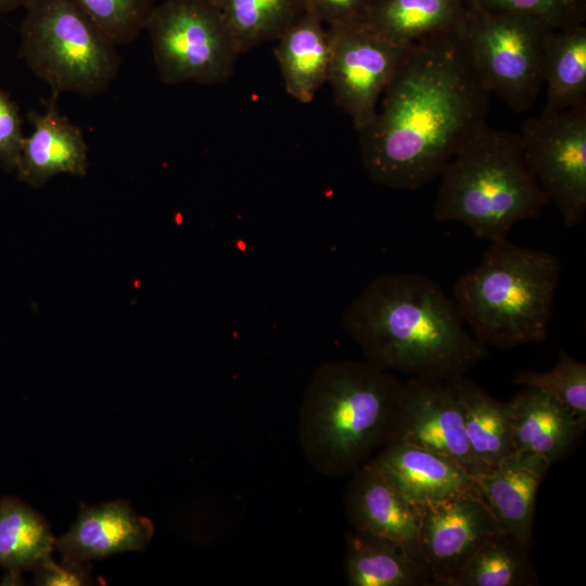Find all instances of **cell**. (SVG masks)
I'll list each match as a JSON object with an SVG mask.
<instances>
[{
    "mask_svg": "<svg viewBox=\"0 0 586 586\" xmlns=\"http://www.w3.org/2000/svg\"><path fill=\"white\" fill-rule=\"evenodd\" d=\"M382 94L374 118L357 131L360 156L373 182L397 190L438 178L486 125L491 98L461 26L410 44Z\"/></svg>",
    "mask_w": 586,
    "mask_h": 586,
    "instance_id": "obj_1",
    "label": "cell"
},
{
    "mask_svg": "<svg viewBox=\"0 0 586 586\" xmlns=\"http://www.w3.org/2000/svg\"><path fill=\"white\" fill-rule=\"evenodd\" d=\"M342 323L366 361L410 378L447 380L488 355L468 331L454 298L417 272L373 279L345 309Z\"/></svg>",
    "mask_w": 586,
    "mask_h": 586,
    "instance_id": "obj_2",
    "label": "cell"
},
{
    "mask_svg": "<svg viewBox=\"0 0 586 586\" xmlns=\"http://www.w3.org/2000/svg\"><path fill=\"white\" fill-rule=\"evenodd\" d=\"M404 383L366 360L319 366L304 392L298 438L326 476L352 474L390 442Z\"/></svg>",
    "mask_w": 586,
    "mask_h": 586,
    "instance_id": "obj_3",
    "label": "cell"
},
{
    "mask_svg": "<svg viewBox=\"0 0 586 586\" xmlns=\"http://www.w3.org/2000/svg\"><path fill=\"white\" fill-rule=\"evenodd\" d=\"M561 263L550 252L491 242L480 263L458 277L453 298L484 346L512 348L544 342L559 285Z\"/></svg>",
    "mask_w": 586,
    "mask_h": 586,
    "instance_id": "obj_4",
    "label": "cell"
},
{
    "mask_svg": "<svg viewBox=\"0 0 586 586\" xmlns=\"http://www.w3.org/2000/svg\"><path fill=\"white\" fill-rule=\"evenodd\" d=\"M432 215L458 221L475 238L508 239L520 221L537 219L549 200L523 157L517 132L483 126L440 174Z\"/></svg>",
    "mask_w": 586,
    "mask_h": 586,
    "instance_id": "obj_5",
    "label": "cell"
},
{
    "mask_svg": "<svg viewBox=\"0 0 586 586\" xmlns=\"http://www.w3.org/2000/svg\"><path fill=\"white\" fill-rule=\"evenodd\" d=\"M20 28L18 56L58 98L94 97L116 78L115 46L74 0H33Z\"/></svg>",
    "mask_w": 586,
    "mask_h": 586,
    "instance_id": "obj_6",
    "label": "cell"
},
{
    "mask_svg": "<svg viewBox=\"0 0 586 586\" xmlns=\"http://www.w3.org/2000/svg\"><path fill=\"white\" fill-rule=\"evenodd\" d=\"M466 1L461 34L480 78L512 111L528 110L544 86L543 47L552 27L531 16Z\"/></svg>",
    "mask_w": 586,
    "mask_h": 586,
    "instance_id": "obj_7",
    "label": "cell"
},
{
    "mask_svg": "<svg viewBox=\"0 0 586 586\" xmlns=\"http://www.w3.org/2000/svg\"><path fill=\"white\" fill-rule=\"evenodd\" d=\"M145 30L164 84H224L240 53L215 0H164Z\"/></svg>",
    "mask_w": 586,
    "mask_h": 586,
    "instance_id": "obj_8",
    "label": "cell"
},
{
    "mask_svg": "<svg viewBox=\"0 0 586 586\" xmlns=\"http://www.w3.org/2000/svg\"><path fill=\"white\" fill-rule=\"evenodd\" d=\"M524 162L563 224L586 215V104L527 118L520 131Z\"/></svg>",
    "mask_w": 586,
    "mask_h": 586,
    "instance_id": "obj_9",
    "label": "cell"
},
{
    "mask_svg": "<svg viewBox=\"0 0 586 586\" xmlns=\"http://www.w3.org/2000/svg\"><path fill=\"white\" fill-rule=\"evenodd\" d=\"M328 30L331 59L327 82L336 104L359 131L374 118L379 99L409 46H396L365 24Z\"/></svg>",
    "mask_w": 586,
    "mask_h": 586,
    "instance_id": "obj_10",
    "label": "cell"
},
{
    "mask_svg": "<svg viewBox=\"0 0 586 586\" xmlns=\"http://www.w3.org/2000/svg\"><path fill=\"white\" fill-rule=\"evenodd\" d=\"M390 442L445 455L471 475L481 472L467 436L462 407L445 380L410 378L404 383Z\"/></svg>",
    "mask_w": 586,
    "mask_h": 586,
    "instance_id": "obj_11",
    "label": "cell"
},
{
    "mask_svg": "<svg viewBox=\"0 0 586 586\" xmlns=\"http://www.w3.org/2000/svg\"><path fill=\"white\" fill-rule=\"evenodd\" d=\"M500 530L474 486L423 508L419 549L431 585L445 586L475 550Z\"/></svg>",
    "mask_w": 586,
    "mask_h": 586,
    "instance_id": "obj_12",
    "label": "cell"
},
{
    "mask_svg": "<svg viewBox=\"0 0 586 586\" xmlns=\"http://www.w3.org/2000/svg\"><path fill=\"white\" fill-rule=\"evenodd\" d=\"M344 508L353 531L400 544L425 568L419 549L423 508L396 488L372 459L352 473L344 493Z\"/></svg>",
    "mask_w": 586,
    "mask_h": 586,
    "instance_id": "obj_13",
    "label": "cell"
},
{
    "mask_svg": "<svg viewBox=\"0 0 586 586\" xmlns=\"http://www.w3.org/2000/svg\"><path fill=\"white\" fill-rule=\"evenodd\" d=\"M550 466L537 455L514 451L497 467L472 475L474 489L499 527L530 548L536 499Z\"/></svg>",
    "mask_w": 586,
    "mask_h": 586,
    "instance_id": "obj_14",
    "label": "cell"
},
{
    "mask_svg": "<svg viewBox=\"0 0 586 586\" xmlns=\"http://www.w3.org/2000/svg\"><path fill=\"white\" fill-rule=\"evenodd\" d=\"M411 502L425 508L473 488L472 475L440 453L390 442L371 458Z\"/></svg>",
    "mask_w": 586,
    "mask_h": 586,
    "instance_id": "obj_15",
    "label": "cell"
},
{
    "mask_svg": "<svg viewBox=\"0 0 586 586\" xmlns=\"http://www.w3.org/2000/svg\"><path fill=\"white\" fill-rule=\"evenodd\" d=\"M56 99L52 97L43 112L28 113L33 130L24 138L15 173L33 188H41L59 174L84 177L88 170L84 135L58 111Z\"/></svg>",
    "mask_w": 586,
    "mask_h": 586,
    "instance_id": "obj_16",
    "label": "cell"
},
{
    "mask_svg": "<svg viewBox=\"0 0 586 586\" xmlns=\"http://www.w3.org/2000/svg\"><path fill=\"white\" fill-rule=\"evenodd\" d=\"M508 405L514 451L537 455L550 464L573 450L586 426V421L536 387L523 386Z\"/></svg>",
    "mask_w": 586,
    "mask_h": 586,
    "instance_id": "obj_17",
    "label": "cell"
},
{
    "mask_svg": "<svg viewBox=\"0 0 586 586\" xmlns=\"http://www.w3.org/2000/svg\"><path fill=\"white\" fill-rule=\"evenodd\" d=\"M153 536V523L125 501H113L80 512L71 530L54 542L64 561H84L129 550H141Z\"/></svg>",
    "mask_w": 586,
    "mask_h": 586,
    "instance_id": "obj_18",
    "label": "cell"
},
{
    "mask_svg": "<svg viewBox=\"0 0 586 586\" xmlns=\"http://www.w3.org/2000/svg\"><path fill=\"white\" fill-rule=\"evenodd\" d=\"M275 56L286 92L301 103H310L328 78L331 40L327 26L305 11L277 40Z\"/></svg>",
    "mask_w": 586,
    "mask_h": 586,
    "instance_id": "obj_19",
    "label": "cell"
},
{
    "mask_svg": "<svg viewBox=\"0 0 586 586\" xmlns=\"http://www.w3.org/2000/svg\"><path fill=\"white\" fill-rule=\"evenodd\" d=\"M445 381L462 407L467 436L481 472L497 467L514 453L508 402L494 398L463 374Z\"/></svg>",
    "mask_w": 586,
    "mask_h": 586,
    "instance_id": "obj_20",
    "label": "cell"
},
{
    "mask_svg": "<svg viewBox=\"0 0 586 586\" xmlns=\"http://www.w3.org/2000/svg\"><path fill=\"white\" fill-rule=\"evenodd\" d=\"M344 572L351 586H429L431 578L398 543L356 531L345 536Z\"/></svg>",
    "mask_w": 586,
    "mask_h": 586,
    "instance_id": "obj_21",
    "label": "cell"
},
{
    "mask_svg": "<svg viewBox=\"0 0 586 586\" xmlns=\"http://www.w3.org/2000/svg\"><path fill=\"white\" fill-rule=\"evenodd\" d=\"M466 15V0H374L365 25L387 41L408 47L460 27Z\"/></svg>",
    "mask_w": 586,
    "mask_h": 586,
    "instance_id": "obj_22",
    "label": "cell"
},
{
    "mask_svg": "<svg viewBox=\"0 0 586 586\" xmlns=\"http://www.w3.org/2000/svg\"><path fill=\"white\" fill-rule=\"evenodd\" d=\"M543 114L586 104V26L550 28L543 47Z\"/></svg>",
    "mask_w": 586,
    "mask_h": 586,
    "instance_id": "obj_23",
    "label": "cell"
},
{
    "mask_svg": "<svg viewBox=\"0 0 586 586\" xmlns=\"http://www.w3.org/2000/svg\"><path fill=\"white\" fill-rule=\"evenodd\" d=\"M530 547L500 530L488 537L445 586H535Z\"/></svg>",
    "mask_w": 586,
    "mask_h": 586,
    "instance_id": "obj_24",
    "label": "cell"
},
{
    "mask_svg": "<svg viewBox=\"0 0 586 586\" xmlns=\"http://www.w3.org/2000/svg\"><path fill=\"white\" fill-rule=\"evenodd\" d=\"M238 52L277 41L306 11L303 0H215Z\"/></svg>",
    "mask_w": 586,
    "mask_h": 586,
    "instance_id": "obj_25",
    "label": "cell"
},
{
    "mask_svg": "<svg viewBox=\"0 0 586 586\" xmlns=\"http://www.w3.org/2000/svg\"><path fill=\"white\" fill-rule=\"evenodd\" d=\"M55 539L46 521L27 505L0 502V566L15 573L34 569L51 556Z\"/></svg>",
    "mask_w": 586,
    "mask_h": 586,
    "instance_id": "obj_26",
    "label": "cell"
},
{
    "mask_svg": "<svg viewBox=\"0 0 586 586\" xmlns=\"http://www.w3.org/2000/svg\"><path fill=\"white\" fill-rule=\"evenodd\" d=\"M115 46L133 41L146 27L154 0H74Z\"/></svg>",
    "mask_w": 586,
    "mask_h": 586,
    "instance_id": "obj_27",
    "label": "cell"
},
{
    "mask_svg": "<svg viewBox=\"0 0 586 586\" xmlns=\"http://www.w3.org/2000/svg\"><path fill=\"white\" fill-rule=\"evenodd\" d=\"M514 384L548 393L586 421V364L571 357L566 351L559 352L556 365L548 371H520Z\"/></svg>",
    "mask_w": 586,
    "mask_h": 586,
    "instance_id": "obj_28",
    "label": "cell"
},
{
    "mask_svg": "<svg viewBox=\"0 0 586 586\" xmlns=\"http://www.w3.org/2000/svg\"><path fill=\"white\" fill-rule=\"evenodd\" d=\"M486 8L534 17L552 28L586 21V0H476Z\"/></svg>",
    "mask_w": 586,
    "mask_h": 586,
    "instance_id": "obj_29",
    "label": "cell"
},
{
    "mask_svg": "<svg viewBox=\"0 0 586 586\" xmlns=\"http://www.w3.org/2000/svg\"><path fill=\"white\" fill-rule=\"evenodd\" d=\"M24 138L20 109L0 87V165L5 170L15 171Z\"/></svg>",
    "mask_w": 586,
    "mask_h": 586,
    "instance_id": "obj_30",
    "label": "cell"
},
{
    "mask_svg": "<svg viewBox=\"0 0 586 586\" xmlns=\"http://www.w3.org/2000/svg\"><path fill=\"white\" fill-rule=\"evenodd\" d=\"M374 0H303L328 28L364 25Z\"/></svg>",
    "mask_w": 586,
    "mask_h": 586,
    "instance_id": "obj_31",
    "label": "cell"
},
{
    "mask_svg": "<svg viewBox=\"0 0 586 586\" xmlns=\"http://www.w3.org/2000/svg\"><path fill=\"white\" fill-rule=\"evenodd\" d=\"M55 563L51 557L44 558L34 570L35 582L42 586H79L86 582V574L80 564L65 561Z\"/></svg>",
    "mask_w": 586,
    "mask_h": 586,
    "instance_id": "obj_32",
    "label": "cell"
},
{
    "mask_svg": "<svg viewBox=\"0 0 586 586\" xmlns=\"http://www.w3.org/2000/svg\"><path fill=\"white\" fill-rule=\"evenodd\" d=\"M33 0H0V17L16 9L25 8Z\"/></svg>",
    "mask_w": 586,
    "mask_h": 586,
    "instance_id": "obj_33",
    "label": "cell"
}]
</instances>
